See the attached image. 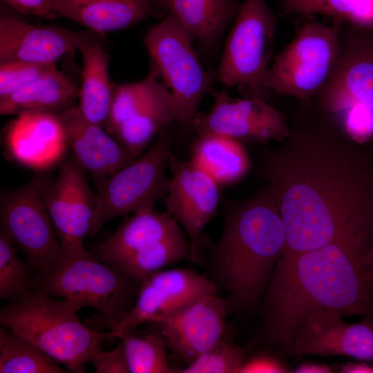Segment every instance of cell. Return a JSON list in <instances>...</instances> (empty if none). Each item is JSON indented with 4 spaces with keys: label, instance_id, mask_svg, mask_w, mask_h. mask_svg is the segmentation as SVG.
Returning <instances> with one entry per match:
<instances>
[{
    "label": "cell",
    "instance_id": "1",
    "mask_svg": "<svg viewBox=\"0 0 373 373\" xmlns=\"http://www.w3.org/2000/svg\"><path fill=\"white\" fill-rule=\"evenodd\" d=\"M259 168L286 233L285 253L338 245L363 258L373 242V160L324 131L291 134Z\"/></svg>",
    "mask_w": 373,
    "mask_h": 373
},
{
    "label": "cell",
    "instance_id": "2",
    "mask_svg": "<svg viewBox=\"0 0 373 373\" xmlns=\"http://www.w3.org/2000/svg\"><path fill=\"white\" fill-rule=\"evenodd\" d=\"M264 337L281 350L313 314L373 320V267L338 245L283 254L262 299Z\"/></svg>",
    "mask_w": 373,
    "mask_h": 373
},
{
    "label": "cell",
    "instance_id": "3",
    "mask_svg": "<svg viewBox=\"0 0 373 373\" xmlns=\"http://www.w3.org/2000/svg\"><path fill=\"white\" fill-rule=\"evenodd\" d=\"M285 246V226L266 186L251 198L227 209L204 275L219 291L227 292L236 312L254 309L261 304Z\"/></svg>",
    "mask_w": 373,
    "mask_h": 373
},
{
    "label": "cell",
    "instance_id": "4",
    "mask_svg": "<svg viewBox=\"0 0 373 373\" xmlns=\"http://www.w3.org/2000/svg\"><path fill=\"white\" fill-rule=\"evenodd\" d=\"M76 302L35 290L21 300L9 302L0 310V323L26 338L68 370L84 373L92 354L105 340L115 338L84 324Z\"/></svg>",
    "mask_w": 373,
    "mask_h": 373
},
{
    "label": "cell",
    "instance_id": "5",
    "mask_svg": "<svg viewBox=\"0 0 373 373\" xmlns=\"http://www.w3.org/2000/svg\"><path fill=\"white\" fill-rule=\"evenodd\" d=\"M36 290L70 300L102 314L106 327L119 324L133 308L141 284L121 269L83 249L63 254L60 260L35 277Z\"/></svg>",
    "mask_w": 373,
    "mask_h": 373
},
{
    "label": "cell",
    "instance_id": "6",
    "mask_svg": "<svg viewBox=\"0 0 373 373\" xmlns=\"http://www.w3.org/2000/svg\"><path fill=\"white\" fill-rule=\"evenodd\" d=\"M341 26L314 21L304 24L267 69L264 82L268 90L301 99L318 94L342 58Z\"/></svg>",
    "mask_w": 373,
    "mask_h": 373
},
{
    "label": "cell",
    "instance_id": "7",
    "mask_svg": "<svg viewBox=\"0 0 373 373\" xmlns=\"http://www.w3.org/2000/svg\"><path fill=\"white\" fill-rule=\"evenodd\" d=\"M191 34L169 12L144 37L151 62V72L169 90L176 122L192 126L198 108L209 92L212 77L206 71L194 48Z\"/></svg>",
    "mask_w": 373,
    "mask_h": 373
},
{
    "label": "cell",
    "instance_id": "8",
    "mask_svg": "<svg viewBox=\"0 0 373 373\" xmlns=\"http://www.w3.org/2000/svg\"><path fill=\"white\" fill-rule=\"evenodd\" d=\"M172 142V135L166 127L145 153L96 186V205L88 235L95 236L115 217L152 211L155 203L166 197L171 178L165 171Z\"/></svg>",
    "mask_w": 373,
    "mask_h": 373
},
{
    "label": "cell",
    "instance_id": "9",
    "mask_svg": "<svg viewBox=\"0 0 373 373\" xmlns=\"http://www.w3.org/2000/svg\"><path fill=\"white\" fill-rule=\"evenodd\" d=\"M268 0H244L226 41L216 75L227 87L245 86L249 97L267 100L264 79L272 57L277 16Z\"/></svg>",
    "mask_w": 373,
    "mask_h": 373
},
{
    "label": "cell",
    "instance_id": "10",
    "mask_svg": "<svg viewBox=\"0 0 373 373\" xmlns=\"http://www.w3.org/2000/svg\"><path fill=\"white\" fill-rule=\"evenodd\" d=\"M50 182L39 171L25 185L1 192V229L24 254L39 274L48 271L63 256L43 194Z\"/></svg>",
    "mask_w": 373,
    "mask_h": 373
},
{
    "label": "cell",
    "instance_id": "11",
    "mask_svg": "<svg viewBox=\"0 0 373 373\" xmlns=\"http://www.w3.org/2000/svg\"><path fill=\"white\" fill-rule=\"evenodd\" d=\"M207 113H197L192 127L197 135L221 134L240 142L285 141L290 134L285 115L267 100L249 97L235 99L225 90L213 94Z\"/></svg>",
    "mask_w": 373,
    "mask_h": 373
},
{
    "label": "cell",
    "instance_id": "12",
    "mask_svg": "<svg viewBox=\"0 0 373 373\" xmlns=\"http://www.w3.org/2000/svg\"><path fill=\"white\" fill-rule=\"evenodd\" d=\"M104 34L72 30L57 25H33L8 13L0 14V63L29 61L56 64L82 48L105 44Z\"/></svg>",
    "mask_w": 373,
    "mask_h": 373
},
{
    "label": "cell",
    "instance_id": "13",
    "mask_svg": "<svg viewBox=\"0 0 373 373\" xmlns=\"http://www.w3.org/2000/svg\"><path fill=\"white\" fill-rule=\"evenodd\" d=\"M168 164L172 173L163 199L166 210L185 230L191 260H201L202 233L217 215L220 185L193 160L180 161L171 153Z\"/></svg>",
    "mask_w": 373,
    "mask_h": 373
},
{
    "label": "cell",
    "instance_id": "14",
    "mask_svg": "<svg viewBox=\"0 0 373 373\" xmlns=\"http://www.w3.org/2000/svg\"><path fill=\"white\" fill-rule=\"evenodd\" d=\"M235 312L229 297L210 294L153 324L173 355L187 365L224 336L227 319Z\"/></svg>",
    "mask_w": 373,
    "mask_h": 373
},
{
    "label": "cell",
    "instance_id": "15",
    "mask_svg": "<svg viewBox=\"0 0 373 373\" xmlns=\"http://www.w3.org/2000/svg\"><path fill=\"white\" fill-rule=\"evenodd\" d=\"M218 287L204 275L174 268L155 272L141 284L136 301L126 316L110 329L115 338L128 330L178 312L200 298L218 294Z\"/></svg>",
    "mask_w": 373,
    "mask_h": 373
},
{
    "label": "cell",
    "instance_id": "16",
    "mask_svg": "<svg viewBox=\"0 0 373 373\" xmlns=\"http://www.w3.org/2000/svg\"><path fill=\"white\" fill-rule=\"evenodd\" d=\"M86 172L75 158L66 160L44 191V202L63 254L84 249V240L90 231L96 202Z\"/></svg>",
    "mask_w": 373,
    "mask_h": 373
},
{
    "label": "cell",
    "instance_id": "17",
    "mask_svg": "<svg viewBox=\"0 0 373 373\" xmlns=\"http://www.w3.org/2000/svg\"><path fill=\"white\" fill-rule=\"evenodd\" d=\"M343 318L332 310L313 314L281 351L296 356H345L373 361V320L363 318L361 322L346 323Z\"/></svg>",
    "mask_w": 373,
    "mask_h": 373
},
{
    "label": "cell",
    "instance_id": "18",
    "mask_svg": "<svg viewBox=\"0 0 373 373\" xmlns=\"http://www.w3.org/2000/svg\"><path fill=\"white\" fill-rule=\"evenodd\" d=\"M351 25L338 67L318 94L324 108L334 113L353 102L373 112V29Z\"/></svg>",
    "mask_w": 373,
    "mask_h": 373
},
{
    "label": "cell",
    "instance_id": "19",
    "mask_svg": "<svg viewBox=\"0 0 373 373\" xmlns=\"http://www.w3.org/2000/svg\"><path fill=\"white\" fill-rule=\"evenodd\" d=\"M56 115L75 158L90 173L96 186L139 157L122 146L104 127L90 122L78 106Z\"/></svg>",
    "mask_w": 373,
    "mask_h": 373
},
{
    "label": "cell",
    "instance_id": "20",
    "mask_svg": "<svg viewBox=\"0 0 373 373\" xmlns=\"http://www.w3.org/2000/svg\"><path fill=\"white\" fill-rule=\"evenodd\" d=\"M5 144L12 159L39 171L59 163L68 146L58 117L48 113L18 115L8 126Z\"/></svg>",
    "mask_w": 373,
    "mask_h": 373
},
{
    "label": "cell",
    "instance_id": "21",
    "mask_svg": "<svg viewBox=\"0 0 373 373\" xmlns=\"http://www.w3.org/2000/svg\"><path fill=\"white\" fill-rule=\"evenodd\" d=\"M57 17L101 34L131 27L151 17L164 18L169 0H51Z\"/></svg>",
    "mask_w": 373,
    "mask_h": 373
},
{
    "label": "cell",
    "instance_id": "22",
    "mask_svg": "<svg viewBox=\"0 0 373 373\" xmlns=\"http://www.w3.org/2000/svg\"><path fill=\"white\" fill-rule=\"evenodd\" d=\"M180 229L179 223L167 210L133 213L107 240L96 245L91 253L102 262L115 266L123 258Z\"/></svg>",
    "mask_w": 373,
    "mask_h": 373
},
{
    "label": "cell",
    "instance_id": "23",
    "mask_svg": "<svg viewBox=\"0 0 373 373\" xmlns=\"http://www.w3.org/2000/svg\"><path fill=\"white\" fill-rule=\"evenodd\" d=\"M241 5L238 0H169V12L208 53L215 50Z\"/></svg>",
    "mask_w": 373,
    "mask_h": 373
},
{
    "label": "cell",
    "instance_id": "24",
    "mask_svg": "<svg viewBox=\"0 0 373 373\" xmlns=\"http://www.w3.org/2000/svg\"><path fill=\"white\" fill-rule=\"evenodd\" d=\"M79 89L58 69L9 95L0 97L1 115L57 114L73 106Z\"/></svg>",
    "mask_w": 373,
    "mask_h": 373
},
{
    "label": "cell",
    "instance_id": "25",
    "mask_svg": "<svg viewBox=\"0 0 373 373\" xmlns=\"http://www.w3.org/2000/svg\"><path fill=\"white\" fill-rule=\"evenodd\" d=\"M105 44L85 46L79 51L83 61L79 108L91 123L105 128L113 100V83L108 73Z\"/></svg>",
    "mask_w": 373,
    "mask_h": 373
},
{
    "label": "cell",
    "instance_id": "26",
    "mask_svg": "<svg viewBox=\"0 0 373 373\" xmlns=\"http://www.w3.org/2000/svg\"><path fill=\"white\" fill-rule=\"evenodd\" d=\"M174 121L173 97L162 83L111 135L128 151L140 156L151 140Z\"/></svg>",
    "mask_w": 373,
    "mask_h": 373
},
{
    "label": "cell",
    "instance_id": "27",
    "mask_svg": "<svg viewBox=\"0 0 373 373\" xmlns=\"http://www.w3.org/2000/svg\"><path fill=\"white\" fill-rule=\"evenodd\" d=\"M191 159L220 186L241 179L250 165L240 142L221 134L199 136Z\"/></svg>",
    "mask_w": 373,
    "mask_h": 373
},
{
    "label": "cell",
    "instance_id": "28",
    "mask_svg": "<svg viewBox=\"0 0 373 373\" xmlns=\"http://www.w3.org/2000/svg\"><path fill=\"white\" fill-rule=\"evenodd\" d=\"M187 259H191L189 242L180 229L123 258L114 267L142 284L151 274Z\"/></svg>",
    "mask_w": 373,
    "mask_h": 373
},
{
    "label": "cell",
    "instance_id": "29",
    "mask_svg": "<svg viewBox=\"0 0 373 373\" xmlns=\"http://www.w3.org/2000/svg\"><path fill=\"white\" fill-rule=\"evenodd\" d=\"M52 357L26 338L0 329V373H66Z\"/></svg>",
    "mask_w": 373,
    "mask_h": 373
},
{
    "label": "cell",
    "instance_id": "30",
    "mask_svg": "<svg viewBox=\"0 0 373 373\" xmlns=\"http://www.w3.org/2000/svg\"><path fill=\"white\" fill-rule=\"evenodd\" d=\"M285 15L330 17L343 23L373 28V0H281Z\"/></svg>",
    "mask_w": 373,
    "mask_h": 373
},
{
    "label": "cell",
    "instance_id": "31",
    "mask_svg": "<svg viewBox=\"0 0 373 373\" xmlns=\"http://www.w3.org/2000/svg\"><path fill=\"white\" fill-rule=\"evenodd\" d=\"M133 331H126L119 338L130 373L178 372L169 365L167 347L157 328L140 336Z\"/></svg>",
    "mask_w": 373,
    "mask_h": 373
},
{
    "label": "cell",
    "instance_id": "32",
    "mask_svg": "<svg viewBox=\"0 0 373 373\" xmlns=\"http://www.w3.org/2000/svg\"><path fill=\"white\" fill-rule=\"evenodd\" d=\"M13 245L0 230V298L9 302L21 300L36 290L32 267L17 257Z\"/></svg>",
    "mask_w": 373,
    "mask_h": 373
},
{
    "label": "cell",
    "instance_id": "33",
    "mask_svg": "<svg viewBox=\"0 0 373 373\" xmlns=\"http://www.w3.org/2000/svg\"><path fill=\"white\" fill-rule=\"evenodd\" d=\"M162 82L150 71L141 81L122 84H113V100L110 115L105 126L112 135L115 131L158 89Z\"/></svg>",
    "mask_w": 373,
    "mask_h": 373
},
{
    "label": "cell",
    "instance_id": "34",
    "mask_svg": "<svg viewBox=\"0 0 373 373\" xmlns=\"http://www.w3.org/2000/svg\"><path fill=\"white\" fill-rule=\"evenodd\" d=\"M247 358L246 349L236 345L227 332L211 348L197 357L180 373H239Z\"/></svg>",
    "mask_w": 373,
    "mask_h": 373
},
{
    "label": "cell",
    "instance_id": "35",
    "mask_svg": "<svg viewBox=\"0 0 373 373\" xmlns=\"http://www.w3.org/2000/svg\"><path fill=\"white\" fill-rule=\"evenodd\" d=\"M57 70L55 63L21 61L0 63V97L21 90Z\"/></svg>",
    "mask_w": 373,
    "mask_h": 373
},
{
    "label": "cell",
    "instance_id": "36",
    "mask_svg": "<svg viewBox=\"0 0 373 373\" xmlns=\"http://www.w3.org/2000/svg\"><path fill=\"white\" fill-rule=\"evenodd\" d=\"M336 113L342 115L343 127L352 141L359 144L373 137V112L362 104L351 102Z\"/></svg>",
    "mask_w": 373,
    "mask_h": 373
},
{
    "label": "cell",
    "instance_id": "37",
    "mask_svg": "<svg viewBox=\"0 0 373 373\" xmlns=\"http://www.w3.org/2000/svg\"><path fill=\"white\" fill-rule=\"evenodd\" d=\"M89 362L93 364L97 373H130L121 342L112 350H97Z\"/></svg>",
    "mask_w": 373,
    "mask_h": 373
},
{
    "label": "cell",
    "instance_id": "38",
    "mask_svg": "<svg viewBox=\"0 0 373 373\" xmlns=\"http://www.w3.org/2000/svg\"><path fill=\"white\" fill-rule=\"evenodd\" d=\"M286 365L276 356L269 354H256L246 358L240 373L288 372Z\"/></svg>",
    "mask_w": 373,
    "mask_h": 373
},
{
    "label": "cell",
    "instance_id": "39",
    "mask_svg": "<svg viewBox=\"0 0 373 373\" xmlns=\"http://www.w3.org/2000/svg\"><path fill=\"white\" fill-rule=\"evenodd\" d=\"M14 10L23 15H34L46 19L57 16L52 9L51 0H3Z\"/></svg>",
    "mask_w": 373,
    "mask_h": 373
},
{
    "label": "cell",
    "instance_id": "40",
    "mask_svg": "<svg viewBox=\"0 0 373 373\" xmlns=\"http://www.w3.org/2000/svg\"><path fill=\"white\" fill-rule=\"evenodd\" d=\"M294 372L297 373H331L334 372V370L327 364L305 362L296 367Z\"/></svg>",
    "mask_w": 373,
    "mask_h": 373
},
{
    "label": "cell",
    "instance_id": "41",
    "mask_svg": "<svg viewBox=\"0 0 373 373\" xmlns=\"http://www.w3.org/2000/svg\"><path fill=\"white\" fill-rule=\"evenodd\" d=\"M341 372L344 373H373V365L365 361L361 363H348L341 367Z\"/></svg>",
    "mask_w": 373,
    "mask_h": 373
},
{
    "label": "cell",
    "instance_id": "42",
    "mask_svg": "<svg viewBox=\"0 0 373 373\" xmlns=\"http://www.w3.org/2000/svg\"><path fill=\"white\" fill-rule=\"evenodd\" d=\"M364 262L373 267V242L368 253L364 258Z\"/></svg>",
    "mask_w": 373,
    "mask_h": 373
}]
</instances>
